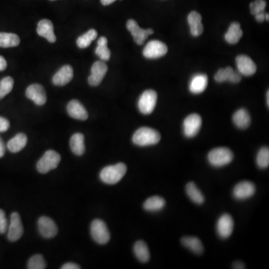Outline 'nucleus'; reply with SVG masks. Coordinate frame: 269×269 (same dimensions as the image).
Segmentation results:
<instances>
[{
	"label": "nucleus",
	"mask_w": 269,
	"mask_h": 269,
	"mask_svg": "<svg viewBox=\"0 0 269 269\" xmlns=\"http://www.w3.org/2000/svg\"><path fill=\"white\" fill-rule=\"evenodd\" d=\"M52 1H53V0H52Z\"/></svg>",
	"instance_id": "09e8293b"
},
{
	"label": "nucleus",
	"mask_w": 269,
	"mask_h": 269,
	"mask_svg": "<svg viewBox=\"0 0 269 269\" xmlns=\"http://www.w3.org/2000/svg\"><path fill=\"white\" fill-rule=\"evenodd\" d=\"M257 163L259 168H268L269 165V148H261L259 151L258 154L257 156Z\"/></svg>",
	"instance_id": "f704fd0d"
},
{
	"label": "nucleus",
	"mask_w": 269,
	"mask_h": 269,
	"mask_svg": "<svg viewBox=\"0 0 269 269\" xmlns=\"http://www.w3.org/2000/svg\"><path fill=\"white\" fill-rule=\"evenodd\" d=\"M160 139L159 132L149 127L139 128L132 136L133 143L140 147L156 145Z\"/></svg>",
	"instance_id": "f257e3e1"
},
{
	"label": "nucleus",
	"mask_w": 269,
	"mask_h": 269,
	"mask_svg": "<svg viewBox=\"0 0 269 269\" xmlns=\"http://www.w3.org/2000/svg\"><path fill=\"white\" fill-rule=\"evenodd\" d=\"M97 37V31L95 30H90L78 37L76 44L80 49H86L89 47L92 41L96 39Z\"/></svg>",
	"instance_id": "473e14b6"
},
{
	"label": "nucleus",
	"mask_w": 269,
	"mask_h": 269,
	"mask_svg": "<svg viewBox=\"0 0 269 269\" xmlns=\"http://www.w3.org/2000/svg\"><path fill=\"white\" fill-rule=\"evenodd\" d=\"M126 28L133 36L134 41L138 45L143 44L145 41L148 39V36L154 32L152 29L143 30V29L140 28L137 22L132 19H130L126 23Z\"/></svg>",
	"instance_id": "0eeeda50"
},
{
	"label": "nucleus",
	"mask_w": 269,
	"mask_h": 269,
	"mask_svg": "<svg viewBox=\"0 0 269 269\" xmlns=\"http://www.w3.org/2000/svg\"><path fill=\"white\" fill-rule=\"evenodd\" d=\"M108 71V66L103 61H96L91 67V73L89 77V83L91 86H97L103 81Z\"/></svg>",
	"instance_id": "9b49d317"
},
{
	"label": "nucleus",
	"mask_w": 269,
	"mask_h": 269,
	"mask_svg": "<svg viewBox=\"0 0 269 269\" xmlns=\"http://www.w3.org/2000/svg\"><path fill=\"white\" fill-rule=\"evenodd\" d=\"M90 234L96 242L100 244H105L110 240V233L104 221L96 219L90 225Z\"/></svg>",
	"instance_id": "39448f33"
},
{
	"label": "nucleus",
	"mask_w": 269,
	"mask_h": 269,
	"mask_svg": "<svg viewBox=\"0 0 269 269\" xmlns=\"http://www.w3.org/2000/svg\"><path fill=\"white\" fill-rule=\"evenodd\" d=\"M165 201L159 196H153L146 200L144 204V208L149 212H156L162 209L165 207Z\"/></svg>",
	"instance_id": "7c9ffc66"
},
{
	"label": "nucleus",
	"mask_w": 269,
	"mask_h": 269,
	"mask_svg": "<svg viewBox=\"0 0 269 269\" xmlns=\"http://www.w3.org/2000/svg\"><path fill=\"white\" fill-rule=\"evenodd\" d=\"M233 121L239 129H247L251 123V116L246 109H240L234 113Z\"/></svg>",
	"instance_id": "393cba45"
},
{
	"label": "nucleus",
	"mask_w": 269,
	"mask_h": 269,
	"mask_svg": "<svg viewBox=\"0 0 269 269\" xmlns=\"http://www.w3.org/2000/svg\"><path fill=\"white\" fill-rule=\"evenodd\" d=\"M241 80V75L230 67L220 69L215 76V80L218 83L229 81L230 83H239Z\"/></svg>",
	"instance_id": "f3484780"
},
{
	"label": "nucleus",
	"mask_w": 269,
	"mask_h": 269,
	"mask_svg": "<svg viewBox=\"0 0 269 269\" xmlns=\"http://www.w3.org/2000/svg\"><path fill=\"white\" fill-rule=\"evenodd\" d=\"M266 8V2L265 0H255L250 5V9H251V12L253 15H256L259 13L264 12Z\"/></svg>",
	"instance_id": "e433bc0d"
},
{
	"label": "nucleus",
	"mask_w": 269,
	"mask_h": 269,
	"mask_svg": "<svg viewBox=\"0 0 269 269\" xmlns=\"http://www.w3.org/2000/svg\"><path fill=\"white\" fill-rule=\"evenodd\" d=\"M233 268L237 269H245V266H244V265L242 263H241V262L237 261L234 263V265H233Z\"/></svg>",
	"instance_id": "c03bdc74"
},
{
	"label": "nucleus",
	"mask_w": 269,
	"mask_h": 269,
	"mask_svg": "<svg viewBox=\"0 0 269 269\" xmlns=\"http://www.w3.org/2000/svg\"><path fill=\"white\" fill-rule=\"evenodd\" d=\"M5 147L4 145L3 142L0 138V158H2V156L5 155Z\"/></svg>",
	"instance_id": "79ce46f5"
},
{
	"label": "nucleus",
	"mask_w": 269,
	"mask_h": 269,
	"mask_svg": "<svg viewBox=\"0 0 269 269\" xmlns=\"http://www.w3.org/2000/svg\"><path fill=\"white\" fill-rule=\"evenodd\" d=\"M7 228H8V221H7L5 212L3 210L0 209V234H5Z\"/></svg>",
	"instance_id": "4c0bfd02"
},
{
	"label": "nucleus",
	"mask_w": 269,
	"mask_h": 269,
	"mask_svg": "<svg viewBox=\"0 0 269 269\" xmlns=\"http://www.w3.org/2000/svg\"><path fill=\"white\" fill-rule=\"evenodd\" d=\"M182 245L185 246L194 254L201 255L204 253V247L199 239L195 237H185L181 239Z\"/></svg>",
	"instance_id": "a878e982"
},
{
	"label": "nucleus",
	"mask_w": 269,
	"mask_h": 269,
	"mask_svg": "<svg viewBox=\"0 0 269 269\" xmlns=\"http://www.w3.org/2000/svg\"><path fill=\"white\" fill-rule=\"evenodd\" d=\"M187 195L189 197L190 199L197 204H202L204 202V195L202 192L200 191L199 188L195 185V182H188L185 187Z\"/></svg>",
	"instance_id": "c756f323"
},
{
	"label": "nucleus",
	"mask_w": 269,
	"mask_h": 269,
	"mask_svg": "<svg viewBox=\"0 0 269 269\" xmlns=\"http://www.w3.org/2000/svg\"><path fill=\"white\" fill-rule=\"evenodd\" d=\"M67 110L70 117L76 120H86L89 118L87 110L78 100H71L67 105Z\"/></svg>",
	"instance_id": "a211bd4d"
},
{
	"label": "nucleus",
	"mask_w": 269,
	"mask_h": 269,
	"mask_svg": "<svg viewBox=\"0 0 269 269\" xmlns=\"http://www.w3.org/2000/svg\"><path fill=\"white\" fill-rule=\"evenodd\" d=\"M237 70L243 76H250L254 75L257 71V66L251 58L245 55H240L236 59Z\"/></svg>",
	"instance_id": "f8f14e48"
},
{
	"label": "nucleus",
	"mask_w": 269,
	"mask_h": 269,
	"mask_svg": "<svg viewBox=\"0 0 269 269\" xmlns=\"http://www.w3.org/2000/svg\"><path fill=\"white\" fill-rule=\"evenodd\" d=\"M61 161V156L54 150H47L37 163V169L41 174H47L57 168Z\"/></svg>",
	"instance_id": "20e7f679"
},
{
	"label": "nucleus",
	"mask_w": 269,
	"mask_h": 269,
	"mask_svg": "<svg viewBox=\"0 0 269 269\" xmlns=\"http://www.w3.org/2000/svg\"><path fill=\"white\" fill-rule=\"evenodd\" d=\"M157 102V93L153 90H147L141 95L139 98V111L143 115H149L154 110Z\"/></svg>",
	"instance_id": "423d86ee"
},
{
	"label": "nucleus",
	"mask_w": 269,
	"mask_h": 269,
	"mask_svg": "<svg viewBox=\"0 0 269 269\" xmlns=\"http://www.w3.org/2000/svg\"><path fill=\"white\" fill-rule=\"evenodd\" d=\"M24 234V227L21 216L17 212H13L11 215L9 227H8V239L10 241H17Z\"/></svg>",
	"instance_id": "9d476101"
},
{
	"label": "nucleus",
	"mask_w": 269,
	"mask_h": 269,
	"mask_svg": "<svg viewBox=\"0 0 269 269\" xmlns=\"http://www.w3.org/2000/svg\"><path fill=\"white\" fill-rule=\"evenodd\" d=\"M70 149L76 156H82L86 151L85 138L82 133H75L70 140Z\"/></svg>",
	"instance_id": "b1692460"
},
{
	"label": "nucleus",
	"mask_w": 269,
	"mask_h": 269,
	"mask_svg": "<svg viewBox=\"0 0 269 269\" xmlns=\"http://www.w3.org/2000/svg\"><path fill=\"white\" fill-rule=\"evenodd\" d=\"M188 22L192 35L198 37L202 34L204 26L202 24V17L199 13L197 11H191L188 16Z\"/></svg>",
	"instance_id": "412c9836"
},
{
	"label": "nucleus",
	"mask_w": 269,
	"mask_h": 269,
	"mask_svg": "<svg viewBox=\"0 0 269 269\" xmlns=\"http://www.w3.org/2000/svg\"><path fill=\"white\" fill-rule=\"evenodd\" d=\"M243 31L240 24L237 22L233 23L229 27L228 30L224 36L226 41L230 44H236L240 41L242 37Z\"/></svg>",
	"instance_id": "5701e85b"
},
{
	"label": "nucleus",
	"mask_w": 269,
	"mask_h": 269,
	"mask_svg": "<svg viewBox=\"0 0 269 269\" xmlns=\"http://www.w3.org/2000/svg\"><path fill=\"white\" fill-rule=\"evenodd\" d=\"M47 268L45 260L41 254H36L29 260V269H44Z\"/></svg>",
	"instance_id": "c9c22d12"
},
{
	"label": "nucleus",
	"mask_w": 269,
	"mask_h": 269,
	"mask_svg": "<svg viewBox=\"0 0 269 269\" xmlns=\"http://www.w3.org/2000/svg\"><path fill=\"white\" fill-rule=\"evenodd\" d=\"M127 168L123 163H118L116 165L105 167L100 174V179L104 183L114 185L121 180L126 175Z\"/></svg>",
	"instance_id": "f03ea898"
},
{
	"label": "nucleus",
	"mask_w": 269,
	"mask_h": 269,
	"mask_svg": "<svg viewBox=\"0 0 269 269\" xmlns=\"http://www.w3.org/2000/svg\"><path fill=\"white\" fill-rule=\"evenodd\" d=\"M108 40L106 37H101L97 41V47L95 50V53L100 57L103 61H109L110 60L111 52L107 47Z\"/></svg>",
	"instance_id": "2f4dec72"
},
{
	"label": "nucleus",
	"mask_w": 269,
	"mask_h": 269,
	"mask_svg": "<svg viewBox=\"0 0 269 269\" xmlns=\"http://www.w3.org/2000/svg\"><path fill=\"white\" fill-rule=\"evenodd\" d=\"M38 230L44 238L51 239L58 234V227L56 223L48 217L42 216L38 220Z\"/></svg>",
	"instance_id": "ddd939ff"
},
{
	"label": "nucleus",
	"mask_w": 269,
	"mask_h": 269,
	"mask_svg": "<svg viewBox=\"0 0 269 269\" xmlns=\"http://www.w3.org/2000/svg\"><path fill=\"white\" fill-rule=\"evenodd\" d=\"M265 14L266 13L261 12L259 14H256L255 18L257 20V22L263 23L265 21Z\"/></svg>",
	"instance_id": "37998d69"
},
{
	"label": "nucleus",
	"mask_w": 269,
	"mask_h": 269,
	"mask_svg": "<svg viewBox=\"0 0 269 269\" xmlns=\"http://www.w3.org/2000/svg\"><path fill=\"white\" fill-rule=\"evenodd\" d=\"M37 32L41 37H45L46 39L50 43H55L56 41V37L54 33L53 23L49 20H47V19L41 20L38 23Z\"/></svg>",
	"instance_id": "aec40b11"
},
{
	"label": "nucleus",
	"mask_w": 269,
	"mask_h": 269,
	"mask_svg": "<svg viewBox=\"0 0 269 269\" xmlns=\"http://www.w3.org/2000/svg\"><path fill=\"white\" fill-rule=\"evenodd\" d=\"M234 222L231 215L224 214L217 223V232L221 239H227L232 234Z\"/></svg>",
	"instance_id": "dca6fc26"
},
{
	"label": "nucleus",
	"mask_w": 269,
	"mask_h": 269,
	"mask_svg": "<svg viewBox=\"0 0 269 269\" xmlns=\"http://www.w3.org/2000/svg\"><path fill=\"white\" fill-rule=\"evenodd\" d=\"M26 95L37 106H43L47 102V94L42 86L33 84L27 88Z\"/></svg>",
	"instance_id": "2eb2a0df"
},
{
	"label": "nucleus",
	"mask_w": 269,
	"mask_h": 269,
	"mask_svg": "<svg viewBox=\"0 0 269 269\" xmlns=\"http://www.w3.org/2000/svg\"><path fill=\"white\" fill-rule=\"evenodd\" d=\"M73 77V70L71 66L64 65L53 76V83L56 86H64L70 83Z\"/></svg>",
	"instance_id": "6ab92c4d"
},
{
	"label": "nucleus",
	"mask_w": 269,
	"mask_h": 269,
	"mask_svg": "<svg viewBox=\"0 0 269 269\" xmlns=\"http://www.w3.org/2000/svg\"><path fill=\"white\" fill-rule=\"evenodd\" d=\"M21 39L14 33L0 32V47L9 48L17 47L20 44Z\"/></svg>",
	"instance_id": "c85d7f7f"
},
{
	"label": "nucleus",
	"mask_w": 269,
	"mask_h": 269,
	"mask_svg": "<svg viewBox=\"0 0 269 269\" xmlns=\"http://www.w3.org/2000/svg\"><path fill=\"white\" fill-rule=\"evenodd\" d=\"M103 5H109L115 2L116 0H100Z\"/></svg>",
	"instance_id": "a18cd8bd"
},
{
	"label": "nucleus",
	"mask_w": 269,
	"mask_h": 269,
	"mask_svg": "<svg viewBox=\"0 0 269 269\" xmlns=\"http://www.w3.org/2000/svg\"><path fill=\"white\" fill-rule=\"evenodd\" d=\"M27 144V136L24 133H18L8 142V149L11 152H18L25 148Z\"/></svg>",
	"instance_id": "bb28decb"
},
{
	"label": "nucleus",
	"mask_w": 269,
	"mask_h": 269,
	"mask_svg": "<svg viewBox=\"0 0 269 269\" xmlns=\"http://www.w3.org/2000/svg\"><path fill=\"white\" fill-rule=\"evenodd\" d=\"M265 20H266V21H269V14H268V13H266V14H265Z\"/></svg>",
	"instance_id": "de8ad7c7"
},
{
	"label": "nucleus",
	"mask_w": 269,
	"mask_h": 269,
	"mask_svg": "<svg viewBox=\"0 0 269 269\" xmlns=\"http://www.w3.org/2000/svg\"><path fill=\"white\" fill-rule=\"evenodd\" d=\"M168 53V47L162 41H151L147 44L143 50V55L147 59H158Z\"/></svg>",
	"instance_id": "6e6552de"
},
{
	"label": "nucleus",
	"mask_w": 269,
	"mask_h": 269,
	"mask_svg": "<svg viewBox=\"0 0 269 269\" xmlns=\"http://www.w3.org/2000/svg\"><path fill=\"white\" fill-rule=\"evenodd\" d=\"M202 119L198 114L188 115L183 122L184 135L187 138H193L196 136L201 129Z\"/></svg>",
	"instance_id": "1a4fd4ad"
},
{
	"label": "nucleus",
	"mask_w": 269,
	"mask_h": 269,
	"mask_svg": "<svg viewBox=\"0 0 269 269\" xmlns=\"http://www.w3.org/2000/svg\"><path fill=\"white\" fill-rule=\"evenodd\" d=\"M234 153L227 148H217L209 152L208 161L210 165L217 168L225 166L232 162Z\"/></svg>",
	"instance_id": "7ed1b4c3"
},
{
	"label": "nucleus",
	"mask_w": 269,
	"mask_h": 269,
	"mask_svg": "<svg viewBox=\"0 0 269 269\" xmlns=\"http://www.w3.org/2000/svg\"><path fill=\"white\" fill-rule=\"evenodd\" d=\"M267 106L268 107H269V90H268L267 91Z\"/></svg>",
	"instance_id": "49530a36"
},
{
	"label": "nucleus",
	"mask_w": 269,
	"mask_h": 269,
	"mask_svg": "<svg viewBox=\"0 0 269 269\" xmlns=\"http://www.w3.org/2000/svg\"><path fill=\"white\" fill-rule=\"evenodd\" d=\"M134 254L138 260L142 263H148L149 261L150 254L148 244L144 241H138L134 245Z\"/></svg>",
	"instance_id": "cd10ccee"
},
{
	"label": "nucleus",
	"mask_w": 269,
	"mask_h": 269,
	"mask_svg": "<svg viewBox=\"0 0 269 269\" xmlns=\"http://www.w3.org/2000/svg\"><path fill=\"white\" fill-rule=\"evenodd\" d=\"M7 61L3 56H0V71H3L6 69Z\"/></svg>",
	"instance_id": "a19ab883"
},
{
	"label": "nucleus",
	"mask_w": 269,
	"mask_h": 269,
	"mask_svg": "<svg viewBox=\"0 0 269 269\" xmlns=\"http://www.w3.org/2000/svg\"><path fill=\"white\" fill-rule=\"evenodd\" d=\"M9 127V121L4 118L0 117V132H6Z\"/></svg>",
	"instance_id": "58836bf2"
},
{
	"label": "nucleus",
	"mask_w": 269,
	"mask_h": 269,
	"mask_svg": "<svg viewBox=\"0 0 269 269\" xmlns=\"http://www.w3.org/2000/svg\"><path fill=\"white\" fill-rule=\"evenodd\" d=\"M255 191V185L253 182L250 181H242L234 187L233 194L236 199L245 200L252 197Z\"/></svg>",
	"instance_id": "4468645a"
},
{
	"label": "nucleus",
	"mask_w": 269,
	"mask_h": 269,
	"mask_svg": "<svg viewBox=\"0 0 269 269\" xmlns=\"http://www.w3.org/2000/svg\"><path fill=\"white\" fill-rule=\"evenodd\" d=\"M61 269H80V267L79 265L75 264L73 263H67L64 264V266H61Z\"/></svg>",
	"instance_id": "ea45409f"
},
{
	"label": "nucleus",
	"mask_w": 269,
	"mask_h": 269,
	"mask_svg": "<svg viewBox=\"0 0 269 269\" xmlns=\"http://www.w3.org/2000/svg\"><path fill=\"white\" fill-rule=\"evenodd\" d=\"M208 84V77L205 74H197L194 76L190 82V91L195 94L203 93Z\"/></svg>",
	"instance_id": "4be33fe9"
},
{
	"label": "nucleus",
	"mask_w": 269,
	"mask_h": 269,
	"mask_svg": "<svg viewBox=\"0 0 269 269\" xmlns=\"http://www.w3.org/2000/svg\"><path fill=\"white\" fill-rule=\"evenodd\" d=\"M14 87V80L10 76H7L0 81V100L8 95Z\"/></svg>",
	"instance_id": "72a5a7b5"
}]
</instances>
